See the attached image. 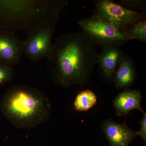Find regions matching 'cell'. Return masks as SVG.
<instances>
[{
  "instance_id": "3957f363",
  "label": "cell",
  "mask_w": 146,
  "mask_h": 146,
  "mask_svg": "<svg viewBox=\"0 0 146 146\" xmlns=\"http://www.w3.org/2000/svg\"><path fill=\"white\" fill-rule=\"evenodd\" d=\"M50 105L42 91L27 86L9 89L1 103L3 114L18 128L34 127L50 115Z\"/></svg>"
},
{
  "instance_id": "5bb4252c",
  "label": "cell",
  "mask_w": 146,
  "mask_h": 146,
  "mask_svg": "<svg viewBox=\"0 0 146 146\" xmlns=\"http://www.w3.org/2000/svg\"><path fill=\"white\" fill-rule=\"evenodd\" d=\"M146 3V1L142 0H122L117 3L129 10L135 11L141 10L142 11H145Z\"/></svg>"
},
{
  "instance_id": "9c48e42d",
  "label": "cell",
  "mask_w": 146,
  "mask_h": 146,
  "mask_svg": "<svg viewBox=\"0 0 146 146\" xmlns=\"http://www.w3.org/2000/svg\"><path fill=\"white\" fill-rule=\"evenodd\" d=\"M125 55L120 47L109 46L103 48L98 54L97 63L99 64L105 78L110 80Z\"/></svg>"
},
{
  "instance_id": "8992f818",
  "label": "cell",
  "mask_w": 146,
  "mask_h": 146,
  "mask_svg": "<svg viewBox=\"0 0 146 146\" xmlns=\"http://www.w3.org/2000/svg\"><path fill=\"white\" fill-rule=\"evenodd\" d=\"M55 26H46L26 33L23 40V53L31 61L36 62L49 57L52 50V36Z\"/></svg>"
},
{
  "instance_id": "4fadbf2b",
  "label": "cell",
  "mask_w": 146,
  "mask_h": 146,
  "mask_svg": "<svg viewBox=\"0 0 146 146\" xmlns=\"http://www.w3.org/2000/svg\"><path fill=\"white\" fill-rule=\"evenodd\" d=\"M126 36L129 41L137 39L144 42H146V19L137 21L125 30Z\"/></svg>"
},
{
  "instance_id": "8fae6325",
  "label": "cell",
  "mask_w": 146,
  "mask_h": 146,
  "mask_svg": "<svg viewBox=\"0 0 146 146\" xmlns=\"http://www.w3.org/2000/svg\"><path fill=\"white\" fill-rule=\"evenodd\" d=\"M114 74V83L117 88H125L131 85L136 75L135 66L132 60L125 55Z\"/></svg>"
},
{
  "instance_id": "ba28073f",
  "label": "cell",
  "mask_w": 146,
  "mask_h": 146,
  "mask_svg": "<svg viewBox=\"0 0 146 146\" xmlns=\"http://www.w3.org/2000/svg\"><path fill=\"white\" fill-rule=\"evenodd\" d=\"M102 129L111 146H129L136 136L125 124H119L108 120L102 126Z\"/></svg>"
},
{
  "instance_id": "6da1fadb",
  "label": "cell",
  "mask_w": 146,
  "mask_h": 146,
  "mask_svg": "<svg viewBox=\"0 0 146 146\" xmlns=\"http://www.w3.org/2000/svg\"><path fill=\"white\" fill-rule=\"evenodd\" d=\"M98 55L96 45L82 31L60 35L47 58L50 77L66 88L84 86L90 80Z\"/></svg>"
},
{
  "instance_id": "9a60e30c",
  "label": "cell",
  "mask_w": 146,
  "mask_h": 146,
  "mask_svg": "<svg viewBox=\"0 0 146 146\" xmlns=\"http://www.w3.org/2000/svg\"><path fill=\"white\" fill-rule=\"evenodd\" d=\"M14 76V69L12 66L0 65V86L11 81Z\"/></svg>"
},
{
  "instance_id": "30bf717a",
  "label": "cell",
  "mask_w": 146,
  "mask_h": 146,
  "mask_svg": "<svg viewBox=\"0 0 146 146\" xmlns=\"http://www.w3.org/2000/svg\"><path fill=\"white\" fill-rule=\"evenodd\" d=\"M142 95L138 90H129L121 92L114 100V107L119 116L127 115L130 111L137 109L143 112L141 107Z\"/></svg>"
},
{
  "instance_id": "5b68a950",
  "label": "cell",
  "mask_w": 146,
  "mask_h": 146,
  "mask_svg": "<svg viewBox=\"0 0 146 146\" xmlns=\"http://www.w3.org/2000/svg\"><path fill=\"white\" fill-rule=\"evenodd\" d=\"M96 16L125 30L137 21L146 19V11H133L110 0L94 1Z\"/></svg>"
},
{
  "instance_id": "277c9868",
  "label": "cell",
  "mask_w": 146,
  "mask_h": 146,
  "mask_svg": "<svg viewBox=\"0 0 146 146\" xmlns=\"http://www.w3.org/2000/svg\"><path fill=\"white\" fill-rule=\"evenodd\" d=\"M77 23L81 31L91 42L102 48L120 47L128 41L124 30L95 14L78 21Z\"/></svg>"
},
{
  "instance_id": "7c38bea8",
  "label": "cell",
  "mask_w": 146,
  "mask_h": 146,
  "mask_svg": "<svg viewBox=\"0 0 146 146\" xmlns=\"http://www.w3.org/2000/svg\"><path fill=\"white\" fill-rule=\"evenodd\" d=\"M97 100L96 96L91 90L81 91L77 96L75 100V109L78 111H86L96 104Z\"/></svg>"
},
{
  "instance_id": "2e32d148",
  "label": "cell",
  "mask_w": 146,
  "mask_h": 146,
  "mask_svg": "<svg viewBox=\"0 0 146 146\" xmlns=\"http://www.w3.org/2000/svg\"><path fill=\"white\" fill-rule=\"evenodd\" d=\"M141 128L138 132H136V135H138L142 138L144 142H146V113H144L143 117L141 122Z\"/></svg>"
},
{
  "instance_id": "7a4b0ae2",
  "label": "cell",
  "mask_w": 146,
  "mask_h": 146,
  "mask_svg": "<svg viewBox=\"0 0 146 146\" xmlns=\"http://www.w3.org/2000/svg\"><path fill=\"white\" fill-rule=\"evenodd\" d=\"M66 0L0 1V31L29 33L56 26Z\"/></svg>"
},
{
  "instance_id": "52a82bcc",
  "label": "cell",
  "mask_w": 146,
  "mask_h": 146,
  "mask_svg": "<svg viewBox=\"0 0 146 146\" xmlns=\"http://www.w3.org/2000/svg\"><path fill=\"white\" fill-rule=\"evenodd\" d=\"M23 54V40L16 32L0 31V65L13 67L20 63Z\"/></svg>"
}]
</instances>
